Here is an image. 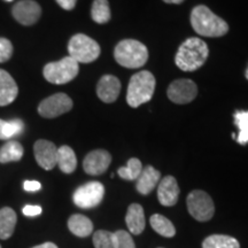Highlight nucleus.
I'll return each mask as SVG.
<instances>
[{"mask_svg": "<svg viewBox=\"0 0 248 248\" xmlns=\"http://www.w3.org/2000/svg\"><path fill=\"white\" fill-rule=\"evenodd\" d=\"M208 54L209 49L206 43L192 37L186 39L178 48L175 58L176 66L184 71H194L203 66Z\"/></svg>", "mask_w": 248, "mask_h": 248, "instance_id": "obj_1", "label": "nucleus"}, {"mask_svg": "<svg viewBox=\"0 0 248 248\" xmlns=\"http://www.w3.org/2000/svg\"><path fill=\"white\" fill-rule=\"evenodd\" d=\"M191 24L195 32L204 37H222L229 31L228 23L204 5L193 8L191 13Z\"/></svg>", "mask_w": 248, "mask_h": 248, "instance_id": "obj_2", "label": "nucleus"}, {"mask_svg": "<svg viewBox=\"0 0 248 248\" xmlns=\"http://www.w3.org/2000/svg\"><path fill=\"white\" fill-rule=\"evenodd\" d=\"M155 90V77L147 70L139 71L130 79L126 93V101L132 108L146 104L152 99Z\"/></svg>", "mask_w": 248, "mask_h": 248, "instance_id": "obj_3", "label": "nucleus"}, {"mask_svg": "<svg viewBox=\"0 0 248 248\" xmlns=\"http://www.w3.org/2000/svg\"><path fill=\"white\" fill-rule=\"evenodd\" d=\"M114 57L120 66L137 69L148 60L147 47L135 39H124L116 45Z\"/></svg>", "mask_w": 248, "mask_h": 248, "instance_id": "obj_4", "label": "nucleus"}, {"mask_svg": "<svg viewBox=\"0 0 248 248\" xmlns=\"http://www.w3.org/2000/svg\"><path fill=\"white\" fill-rule=\"evenodd\" d=\"M69 57L79 63H91L100 55V46L91 37L84 33H77L73 36L68 43Z\"/></svg>", "mask_w": 248, "mask_h": 248, "instance_id": "obj_5", "label": "nucleus"}, {"mask_svg": "<svg viewBox=\"0 0 248 248\" xmlns=\"http://www.w3.org/2000/svg\"><path fill=\"white\" fill-rule=\"evenodd\" d=\"M79 66L78 62L74 60L73 58L66 57L61 59L60 61L49 62L43 69V75L47 82L52 84H67L76 78L78 75Z\"/></svg>", "mask_w": 248, "mask_h": 248, "instance_id": "obj_6", "label": "nucleus"}, {"mask_svg": "<svg viewBox=\"0 0 248 248\" xmlns=\"http://www.w3.org/2000/svg\"><path fill=\"white\" fill-rule=\"evenodd\" d=\"M188 213L199 222H207L212 219L215 213V206L210 195L201 190H194L188 194L187 200Z\"/></svg>", "mask_w": 248, "mask_h": 248, "instance_id": "obj_7", "label": "nucleus"}, {"mask_svg": "<svg viewBox=\"0 0 248 248\" xmlns=\"http://www.w3.org/2000/svg\"><path fill=\"white\" fill-rule=\"evenodd\" d=\"M105 187L100 182H90L74 192L73 200L77 207L90 209L97 207L104 199Z\"/></svg>", "mask_w": 248, "mask_h": 248, "instance_id": "obj_8", "label": "nucleus"}, {"mask_svg": "<svg viewBox=\"0 0 248 248\" xmlns=\"http://www.w3.org/2000/svg\"><path fill=\"white\" fill-rule=\"evenodd\" d=\"M73 106V100L69 95H67L66 93H55L40 102L38 113L44 119H55L71 110Z\"/></svg>", "mask_w": 248, "mask_h": 248, "instance_id": "obj_9", "label": "nucleus"}, {"mask_svg": "<svg viewBox=\"0 0 248 248\" xmlns=\"http://www.w3.org/2000/svg\"><path fill=\"white\" fill-rule=\"evenodd\" d=\"M167 94L175 104L184 105L194 100L198 94V88L197 84L191 79H176L169 85Z\"/></svg>", "mask_w": 248, "mask_h": 248, "instance_id": "obj_10", "label": "nucleus"}, {"mask_svg": "<svg viewBox=\"0 0 248 248\" xmlns=\"http://www.w3.org/2000/svg\"><path fill=\"white\" fill-rule=\"evenodd\" d=\"M15 20L22 26H33L42 15V7L33 0H21L12 8Z\"/></svg>", "mask_w": 248, "mask_h": 248, "instance_id": "obj_11", "label": "nucleus"}, {"mask_svg": "<svg viewBox=\"0 0 248 248\" xmlns=\"http://www.w3.org/2000/svg\"><path fill=\"white\" fill-rule=\"evenodd\" d=\"M33 154L37 163L45 170H52L57 166L58 148L52 141L39 139L33 145Z\"/></svg>", "mask_w": 248, "mask_h": 248, "instance_id": "obj_12", "label": "nucleus"}, {"mask_svg": "<svg viewBox=\"0 0 248 248\" xmlns=\"http://www.w3.org/2000/svg\"><path fill=\"white\" fill-rule=\"evenodd\" d=\"M111 156L107 151L95 150L90 152L83 161V169L88 175L99 176L104 173L109 167Z\"/></svg>", "mask_w": 248, "mask_h": 248, "instance_id": "obj_13", "label": "nucleus"}, {"mask_svg": "<svg viewBox=\"0 0 248 248\" xmlns=\"http://www.w3.org/2000/svg\"><path fill=\"white\" fill-rule=\"evenodd\" d=\"M121 92V83L117 77L113 75L102 76L97 85V94L101 101L111 104L116 101Z\"/></svg>", "mask_w": 248, "mask_h": 248, "instance_id": "obj_14", "label": "nucleus"}, {"mask_svg": "<svg viewBox=\"0 0 248 248\" xmlns=\"http://www.w3.org/2000/svg\"><path fill=\"white\" fill-rule=\"evenodd\" d=\"M179 197V186L175 177L166 176L157 187V199L162 206L171 207L177 203Z\"/></svg>", "mask_w": 248, "mask_h": 248, "instance_id": "obj_15", "label": "nucleus"}, {"mask_svg": "<svg viewBox=\"0 0 248 248\" xmlns=\"http://www.w3.org/2000/svg\"><path fill=\"white\" fill-rule=\"evenodd\" d=\"M18 94L16 82L7 71L0 69V107L12 104Z\"/></svg>", "mask_w": 248, "mask_h": 248, "instance_id": "obj_16", "label": "nucleus"}, {"mask_svg": "<svg viewBox=\"0 0 248 248\" xmlns=\"http://www.w3.org/2000/svg\"><path fill=\"white\" fill-rule=\"evenodd\" d=\"M161 173L152 166H147L146 168L142 169V171L137 178V191L140 194L147 195L156 187L157 183L160 181Z\"/></svg>", "mask_w": 248, "mask_h": 248, "instance_id": "obj_17", "label": "nucleus"}, {"mask_svg": "<svg viewBox=\"0 0 248 248\" xmlns=\"http://www.w3.org/2000/svg\"><path fill=\"white\" fill-rule=\"evenodd\" d=\"M125 223L129 231L131 232L132 234H140L141 232L144 231L146 221H145L144 209H142L140 204H130L125 215Z\"/></svg>", "mask_w": 248, "mask_h": 248, "instance_id": "obj_18", "label": "nucleus"}, {"mask_svg": "<svg viewBox=\"0 0 248 248\" xmlns=\"http://www.w3.org/2000/svg\"><path fill=\"white\" fill-rule=\"evenodd\" d=\"M68 228L73 234L79 238L89 237L93 231V224L91 219L80 214L71 215L68 219Z\"/></svg>", "mask_w": 248, "mask_h": 248, "instance_id": "obj_19", "label": "nucleus"}, {"mask_svg": "<svg viewBox=\"0 0 248 248\" xmlns=\"http://www.w3.org/2000/svg\"><path fill=\"white\" fill-rule=\"evenodd\" d=\"M16 213L9 207L0 209V239L6 240L14 233L16 225Z\"/></svg>", "mask_w": 248, "mask_h": 248, "instance_id": "obj_20", "label": "nucleus"}, {"mask_svg": "<svg viewBox=\"0 0 248 248\" xmlns=\"http://www.w3.org/2000/svg\"><path fill=\"white\" fill-rule=\"evenodd\" d=\"M57 164L61 171L64 173H71L75 171L77 167V159L73 148L66 146V145L58 148Z\"/></svg>", "mask_w": 248, "mask_h": 248, "instance_id": "obj_21", "label": "nucleus"}, {"mask_svg": "<svg viewBox=\"0 0 248 248\" xmlns=\"http://www.w3.org/2000/svg\"><path fill=\"white\" fill-rule=\"evenodd\" d=\"M23 146L18 141L9 140L0 148V163L17 162L22 159Z\"/></svg>", "mask_w": 248, "mask_h": 248, "instance_id": "obj_22", "label": "nucleus"}, {"mask_svg": "<svg viewBox=\"0 0 248 248\" xmlns=\"http://www.w3.org/2000/svg\"><path fill=\"white\" fill-rule=\"evenodd\" d=\"M202 248H240V245L230 235L213 234L203 240Z\"/></svg>", "mask_w": 248, "mask_h": 248, "instance_id": "obj_23", "label": "nucleus"}, {"mask_svg": "<svg viewBox=\"0 0 248 248\" xmlns=\"http://www.w3.org/2000/svg\"><path fill=\"white\" fill-rule=\"evenodd\" d=\"M152 228L156 233L166 238H171L176 234V229L171 222L167 217H164L160 214H154L150 219Z\"/></svg>", "mask_w": 248, "mask_h": 248, "instance_id": "obj_24", "label": "nucleus"}, {"mask_svg": "<svg viewBox=\"0 0 248 248\" xmlns=\"http://www.w3.org/2000/svg\"><path fill=\"white\" fill-rule=\"evenodd\" d=\"M110 8L108 0H94L91 8V17L95 23L105 24L110 20Z\"/></svg>", "mask_w": 248, "mask_h": 248, "instance_id": "obj_25", "label": "nucleus"}, {"mask_svg": "<svg viewBox=\"0 0 248 248\" xmlns=\"http://www.w3.org/2000/svg\"><path fill=\"white\" fill-rule=\"evenodd\" d=\"M142 171V164L140 161L136 157H132L128 161V164L125 167H121V168L117 170V173L122 179H125V181H137Z\"/></svg>", "mask_w": 248, "mask_h": 248, "instance_id": "obj_26", "label": "nucleus"}, {"mask_svg": "<svg viewBox=\"0 0 248 248\" xmlns=\"http://www.w3.org/2000/svg\"><path fill=\"white\" fill-rule=\"evenodd\" d=\"M234 124L239 129L238 137H235L240 145L248 144V110H237L234 113Z\"/></svg>", "mask_w": 248, "mask_h": 248, "instance_id": "obj_27", "label": "nucleus"}, {"mask_svg": "<svg viewBox=\"0 0 248 248\" xmlns=\"http://www.w3.org/2000/svg\"><path fill=\"white\" fill-rule=\"evenodd\" d=\"M24 124L21 120H13L11 122H6L0 120V139H9L20 135L23 131Z\"/></svg>", "mask_w": 248, "mask_h": 248, "instance_id": "obj_28", "label": "nucleus"}, {"mask_svg": "<svg viewBox=\"0 0 248 248\" xmlns=\"http://www.w3.org/2000/svg\"><path fill=\"white\" fill-rule=\"evenodd\" d=\"M93 245L95 248H116L115 235L113 232L99 230L93 234Z\"/></svg>", "mask_w": 248, "mask_h": 248, "instance_id": "obj_29", "label": "nucleus"}, {"mask_svg": "<svg viewBox=\"0 0 248 248\" xmlns=\"http://www.w3.org/2000/svg\"><path fill=\"white\" fill-rule=\"evenodd\" d=\"M116 241V248H136L135 241L131 238V234L124 230L114 232Z\"/></svg>", "mask_w": 248, "mask_h": 248, "instance_id": "obj_30", "label": "nucleus"}, {"mask_svg": "<svg viewBox=\"0 0 248 248\" xmlns=\"http://www.w3.org/2000/svg\"><path fill=\"white\" fill-rule=\"evenodd\" d=\"M13 55V45L12 42L4 37H0V63L8 61Z\"/></svg>", "mask_w": 248, "mask_h": 248, "instance_id": "obj_31", "label": "nucleus"}, {"mask_svg": "<svg viewBox=\"0 0 248 248\" xmlns=\"http://www.w3.org/2000/svg\"><path fill=\"white\" fill-rule=\"evenodd\" d=\"M23 214L26 216H30V217L40 215V214H42V207L31 206V204H28V206H26L23 208Z\"/></svg>", "mask_w": 248, "mask_h": 248, "instance_id": "obj_32", "label": "nucleus"}, {"mask_svg": "<svg viewBox=\"0 0 248 248\" xmlns=\"http://www.w3.org/2000/svg\"><path fill=\"white\" fill-rule=\"evenodd\" d=\"M23 187H24V190L28 192H35V191L40 190L42 185H40V183L37 181H27V182H24Z\"/></svg>", "mask_w": 248, "mask_h": 248, "instance_id": "obj_33", "label": "nucleus"}, {"mask_svg": "<svg viewBox=\"0 0 248 248\" xmlns=\"http://www.w3.org/2000/svg\"><path fill=\"white\" fill-rule=\"evenodd\" d=\"M57 2L61 8L66 9V11H71L75 8L77 0H57Z\"/></svg>", "mask_w": 248, "mask_h": 248, "instance_id": "obj_34", "label": "nucleus"}, {"mask_svg": "<svg viewBox=\"0 0 248 248\" xmlns=\"http://www.w3.org/2000/svg\"><path fill=\"white\" fill-rule=\"evenodd\" d=\"M32 248H58V246L53 243H45V244L38 245V246H35Z\"/></svg>", "mask_w": 248, "mask_h": 248, "instance_id": "obj_35", "label": "nucleus"}, {"mask_svg": "<svg viewBox=\"0 0 248 248\" xmlns=\"http://www.w3.org/2000/svg\"><path fill=\"white\" fill-rule=\"evenodd\" d=\"M164 2H167V4H175V5H178V4H182L184 0H163Z\"/></svg>", "mask_w": 248, "mask_h": 248, "instance_id": "obj_36", "label": "nucleus"}, {"mask_svg": "<svg viewBox=\"0 0 248 248\" xmlns=\"http://www.w3.org/2000/svg\"><path fill=\"white\" fill-rule=\"evenodd\" d=\"M246 78L248 79V68H247V70H246Z\"/></svg>", "mask_w": 248, "mask_h": 248, "instance_id": "obj_37", "label": "nucleus"}, {"mask_svg": "<svg viewBox=\"0 0 248 248\" xmlns=\"http://www.w3.org/2000/svg\"><path fill=\"white\" fill-rule=\"evenodd\" d=\"M6 1H12V0H6Z\"/></svg>", "mask_w": 248, "mask_h": 248, "instance_id": "obj_38", "label": "nucleus"}, {"mask_svg": "<svg viewBox=\"0 0 248 248\" xmlns=\"http://www.w3.org/2000/svg\"><path fill=\"white\" fill-rule=\"evenodd\" d=\"M0 248H1V246H0Z\"/></svg>", "mask_w": 248, "mask_h": 248, "instance_id": "obj_39", "label": "nucleus"}]
</instances>
